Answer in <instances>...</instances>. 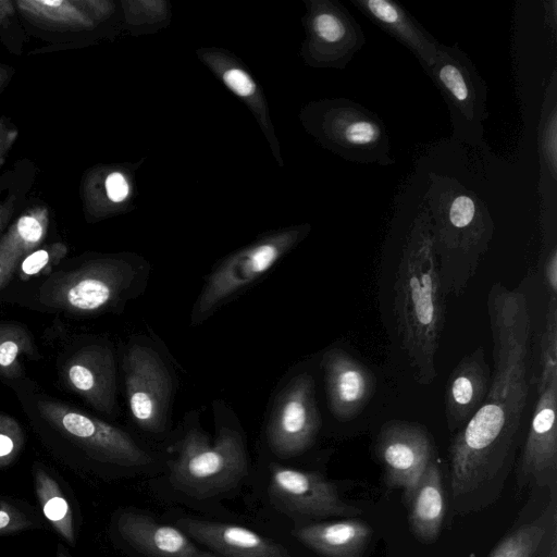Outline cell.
Segmentation results:
<instances>
[{
    "label": "cell",
    "instance_id": "obj_24",
    "mask_svg": "<svg viewBox=\"0 0 557 557\" xmlns=\"http://www.w3.org/2000/svg\"><path fill=\"white\" fill-rule=\"evenodd\" d=\"M408 520L416 539L436 541L444 520L445 499L441 469L433 459L416 484L409 499Z\"/></svg>",
    "mask_w": 557,
    "mask_h": 557
},
{
    "label": "cell",
    "instance_id": "obj_21",
    "mask_svg": "<svg viewBox=\"0 0 557 557\" xmlns=\"http://www.w3.org/2000/svg\"><path fill=\"white\" fill-rule=\"evenodd\" d=\"M491 375L481 346L462 357L453 369L445 389V418L449 432L456 433L482 406Z\"/></svg>",
    "mask_w": 557,
    "mask_h": 557
},
{
    "label": "cell",
    "instance_id": "obj_17",
    "mask_svg": "<svg viewBox=\"0 0 557 557\" xmlns=\"http://www.w3.org/2000/svg\"><path fill=\"white\" fill-rule=\"evenodd\" d=\"M63 376L67 387L91 407L107 414L115 409L116 376L112 351L102 345H88L65 362Z\"/></svg>",
    "mask_w": 557,
    "mask_h": 557
},
{
    "label": "cell",
    "instance_id": "obj_8",
    "mask_svg": "<svg viewBox=\"0 0 557 557\" xmlns=\"http://www.w3.org/2000/svg\"><path fill=\"white\" fill-rule=\"evenodd\" d=\"M319 132L324 144L348 161L383 166L395 163L384 122L358 102H325L320 111Z\"/></svg>",
    "mask_w": 557,
    "mask_h": 557
},
{
    "label": "cell",
    "instance_id": "obj_16",
    "mask_svg": "<svg viewBox=\"0 0 557 557\" xmlns=\"http://www.w3.org/2000/svg\"><path fill=\"white\" fill-rule=\"evenodd\" d=\"M556 407L557 379L537 388V400L519 463L521 474L540 486L556 481Z\"/></svg>",
    "mask_w": 557,
    "mask_h": 557
},
{
    "label": "cell",
    "instance_id": "obj_27",
    "mask_svg": "<svg viewBox=\"0 0 557 557\" xmlns=\"http://www.w3.org/2000/svg\"><path fill=\"white\" fill-rule=\"evenodd\" d=\"M16 8L28 17L65 29H88L95 23L76 0H17Z\"/></svg>",
    "mask_w": 557,
    "mask_h": 557
},
{
    "label": "cell",
    "instance_id": "obj_3",
    "mask_svg": "<svg viewBox=\"0 0 557 557\" xmlns=\"http://www.w3.org/2000/svg\"><path fill=\"white\" fill-rule=\"evenodd\" d=\"M523 412L506 403L484 400L455 433L449 446L454 498L474 493L505 472L515 456Z\"/></svg>",
    "mask_w": 557,
    "mask_h": 557
},
{
    "label": "cell",
    "instance_id": "obj_35",
    "mask_svg": "<svg viewBox=\"0 0 557 557\" xmlns=\"http://www.w3.org/2000/svg\"><path fill=\"white\" fill-rule=\"evenodd\" d=\"M32 516L16 505L0 499V535L18 533L37 525Z\"/></svg>",
    "mask_w": 557,
    "mask_h": 557
},
{
    "label": "cell",
    "instance_id": "obj_25",
    "mask_svg": "<svg viewBox=\"0 0 557 557\" xmlns=\"http://www.w3.org/2000/svg\"><path fill=\"white\" fill-rule=\"evenodd\" d=\"M49 226V211L37 206L22 213L0 239V261L4 268L5 284L17 264L44 243Z\"/></svg>",
    "mask_w": 557,
    "mask_h": 557
},
{
    "label": "cell",
    "instance_id": "obj_43",
    "mask_svg": "<svg viewBox=\"0 0 557 557\" xmlns=\"http://www.w3.org/2000/svg\"><path fill=\"white\" fill-rule=\"evenodd\" d=\"M545 557H557V544H556L555 539L550 546L549 552L547 553V555Z\"/></svg>",
    "mask_w": 557,
    "mask_h": 557
},
{
    "label": "cell",
    "instance_id": "obj_22",
    "mask_svg": "<svg viewBox=\"0 0 557 557\" xmlns=\"http://www.w3.org/2000/svg\"><path fill=\"white\" fill-rule=\"evenodd\" d=\"M382 30L409 49L424 72L434 63L441 42L413 15L393 0H350Z\"/></svg>",
    "mask_w": 557,
    "mask_h": 557
},
{
    "label": "cell",
    "instance_id": "obj_39",
    "mask_svg": "<svg viewBox=\"0 0 557 557\" xmlns=\"http://www.w3.org/2000/svg\"><path fill=\"white\" fill-rule=\"evenodd\" d=\"M76 3L95 23L96 18L104 16L108 11V3L96 0H76Z\"/></svg>",
    "mask_w": 557,
    "mask_h": 557
},
{
    "label": "cell",
    "instance_id": "obj_45",
    "mask_svg": "<svg viewBox=\"0 0 557 557\" xmlns=\"http://www.w3.org/2000/svg\"><path fill=\"white\" fill-rule=\"evenodd\" d=\"M57 557H71L69 555V553L64 549V547L60 546L58 547V550H57Z\"/></svg>",
    "mask_w": 557,
    "mask_h": 557
},
{
    "label": "cell",
    "instance_id": "obj_40",
    "mask_svg": "<svg viewBox=\"0 0 557 557\" xmlns=\"http://www.w3.org/2000/svg\"><path fill=\"white\" fill-rule=\"evenodd\" d=\"M15 2L10 0H0V27L15 12Z\"/></svg>",
    "mask_w": 557,
    "mask_h": 557
},
{
    "label": "cell",
    "instance_id": "obj_12",
    "mask_svg": "<svg viewBox=\"0 0 557 557\" xmlns=\"http://www.w3.org/2000/svg\"><path fill=\"white\" fill-rule=\"evenodd\" d=\"M374 448L386 485L403 490L408 500L433 460L434 445L429 431L413 422L387 421L376 435Z\"/></svg>",
    "mask_w": 557,
    "mask_h": 557
},
{
    "label": "cell",
    "instance_id": "obj_32",
    "mask_svg": "<svg viewBox=\"0 0 557 557\" xmlns=\"http://www.w3.org/2000/svg\"><path fill=\"white\" fill-rule=\"evenodd\" d=\"M539 387L557 379V301L548 302L545 327L540 342Z\"/></svg>",
    "mask_w": 557,
    "mask_h": 557
},
{
    "label": "cell",
    "instance_id": "obj_15",
    "mask_svg": "<svg viewBox=\"0 0 557 557\" xmlns=\"http://www.w3.org/2000/svg\"><path fill=\"white\" fill-rule=\"evenodd\" d=\"M321 364L331 413L341 421L356 418L375 392L374 374L362 362L338 347L325 350Z\"/></svg>",
    "mask_w": 557,
    "mask_h": 557
},
{
    "label": "cell",
    "instance_id": "obj_5",
    "mask_svg": "<svg viewBox=\"0 0 557 557\" xmlns=\"http://www.w3.org/2000/svg\"><path fill=\"white\" fill-rule=\"evenodd\" d=\"M494 370L487 400L528 399L527 356L531 319L525 296L494 283L487 293Z\"/></svg>",
    "mask_w": 557,
    "mask_h": 557
},
{
    "label": "cell",
    "instance_id": "obj_26",
    "mask_svg": "<svg viewBox=\"0 0 557 557\" xmlns=\"http://www.w3.org/2000/svg\"><path fill=\"white\" fill-rule=\"evenodd\" d=\"M34 487L45 518L70 545H75L71 505L58 482L44 468H34Z\"/></svg>",
    "mask_w": 557,
    "mask_h": 557
},
{
    "label": "cell",
    "instance_id": "obj_44",
    "mask_svg": "<svg viewBox=\"0 0 557 557\" xmlns=\"http://www.w3.org/2000/svg\"><path fill=\"white\" fill-rule=\"evenodd\" d=\"M5 285L4 268L0 261V288Z\"/></svg>",
    "mask_w": 557,
    "mask_h": 557
},
{
    "label": "cell",
    "instance_id": "obj_19",
    "mask_svg": "<svg viewBox=\"0 0 557 557\" xmlns=\"http://www.w3.org/2000/svg\"><path fill=\"white\" fill-rule=\"evenodd\" d=\"M175 527L219 557H294L283 545L240 525L183 517Z\"/></svg>",
    "mask_w": 557,
    "mask_h": 557
},
{
    "label": "cell",
    "instance_id": "obj_42",
    "mask_svg": "<svg viewBox=\"0 0 557 557\" xmlns=\"http://www.w3.org/2000/svg\"><path fill=\"white\" fill-rule=\"evenodd\" d=\"M12 69L0 64V88L10 79Z\"/></svg>",
    "mask_w": 557,
    "mask_h": 557
},
{
    "label": "cell",
    "instance_id": "obj_41",
    "mask_svg": "<svg viewBox=\"0 0 557 557\" xmlns=\"http://www.w3.org/2000/svg\"><path fill=\"white\" fill-rule=\"evenodd\" d=\"M13 209V201L10 200L5 203L0 202V231L7 221V219L10 216Z\"/></svg>",
    "mask_w": 557,
    "mask_h": 557
},
{
    "label": "cell",
    "instance_id": "obj_13",
    "mask_svg": "<svg viewBox=\"0 0 557 557\" xmlns=\"http://www.w3.org/2000/svg\"><path fill=\"white\" fill-rule=\"evenodd\" d=\"M292 235L264 240L223 261L208 277L191 314L199 322L230 297L268 272L293 245Z\"/></svg>",
    "mask_w": 557,
    "mask_h": 557
},
{
    "label": "cell",
    "instance_id": "obj_7",
    "mask_svg": "<svg viewBox=\"0 0 557 557\" xmlns=\"http://www.w3.org/2000/svg\"><path fill=\"white\" fill-rule=\"evenodd\" d=\"M425 73L447 103L453 136L471 146L480 144L488 116V89L468 54L458 45L441 44Z\"/></svg>",
    "mask_w": 557,
    "mask_h": 557
},
{
    "label": "cell",
    "instance_id": "obj_31",
    "mask_svg": "<svg viewBox=\"0 0 557 557\" xmlns=\"http://www.w3.org/2000/svg\"><path fill=\"white\" fill-rule=\"evenodd\" d=\"M545 97L542 127H541V152L543 163L553 183L557 174V104H556V71L552 74L550 85Z\"/></svg>",
    "mask_w": 557,
    "mask_h": 557
},
{
    "label": "cell",
    "instance_id": "obj_23",
    "mask_svg": "<svg viewBox=\"0 0 557 557\" xmlns=\"http://www.w3.org/2000/svg\"><path fill=\"white\" fill-rule=\"evenodd\" d=\"M371 533L359 519L310 523L294 531L300 543L323 557H360Z\"/></svg>",
    "mask_w": 557,
    "mask_h": 557
},
{
    "label": "cell",
    "instance_id": "obj_11",
    "mask_svg": "<svg viewBox=\"0 0 557 557\" xmlns=\"http://www.w3.org/2000/svg\"><path fill=\"white\" fill-rule=\"evenodd\" d=\"M320 426L314 380L308 373L298 374L272 409L267 429L269 446L280 458L298 456L312 446Z\"/></svg>",
    "mask_w": 557,
    "mask_h": 557
},
{
    "label": "cell",
    "instance_id": "obj_6",
    "mask_svg": "<svg viewBox=\"0 0 557 557\" xmlns=\"http://www.w3.org/2000/svg\"><path fill=\"white\" fill-rule=\"evenodd\" d=\"M145 274V270L124 259H95L50 276L39 287L38 298L48 308L92 314L125 300L144 281Z\"/></svg>",
    "mask_w": 557,
    "mask_h": 557
},
{
    "label": "cell",
    "instance_id": "obj_18",
    "mask_svg": "<svg viewBox=\"0 0 557 557\" xmlns=\"http://www.w3.org/2000/svg\"><path fill=\"white\" fill-rule=\"evenodd\" d=\"M310 27L317 61L336 69H345L367 40L360 24L338 2L317 5Z\"/></svg>",
    "mask_w": 557,
    "mask_h": 557
},
{
    "label": "cell",
    "instance_id": "obj_38",
    "mask_svg": "<svg viewBox=\"0 0 557 557\" xmlns=\"http://www.w3.org/2000/svg\"><path fill=\"white\" fill-rule=\"evenodd\" d=\"M18 137V129L5 116L0 117V168Z\"/></svg>",
    "mask_w": 557,
    "mask_h": 557
},
{
    "label": "cell",
    "instance_id": "obj_1",
    "mask_svg": "<svg viewBox=\"0 0 557 557\" xmlns=\"http://www.w3.org/2000/svg\"><path fill=\"white\" fill-rule=\"evenodd\" d=\"M394 292V314L401 346L416 380L429 385L437 376L435 360L445 324V295L430 219H419L410 232Z\"/></svg>",
    "mask_w": 557,
    "mask_h": 557
},
{
    "label": "cell",
    "instance_id": "obj_10",
    "mask_svg": "<svg viewBox=\"0 0 557 557\" xmlns=\"http://www.w3.org/2000/svg\"><path fill=\"white\" fill-rule=\"evenodd\" d=\"M125 388L129 411L144 431L165 429L172 383L161 357L148 345L133 344L124 358Z\"/></svg>",
    "mask_w": 557,
    "mask_h": 557
},
{
    "label": "cell",
    "instance_id": "obj_9",
    "mask_svg": "<svg viewBox=\"0 0 557 557\" xmlns=\"http://www.w3.org/2000/svg\"><path fill=\"white\" fill-rule=\"evenodd\" d=\"M39 414L91 458L125 468L153 462L152 456L126 432L69 405L38 400Z\"/></svg>",
    "mask_w": 557,
    "mask_h": 557
},
{
    "label": "cell",
    "instance_id": "obj_33",
    "mask_svg": "<svg viewBox=\"0 0 557 557\" xmlns=\"http://www.w3.org/2000/svg\"><path fill=\"white\" fill-rule=\"evenodd\" d=\"M66 253L67 247L61 242L39 247L21 261V280L27 281L33 276H38L51 271L52 268L66 256Z\"/></svg>",
    "mask_w": 557,
    "mask_h": 557
},
{
    "label": "cell",
    "instance_id": "obj_30",
    "mask_svg": "<svg viewBox=\"0 0 557 557\" xmlns=\"http://www.w3.org/2000/svg\"><path fill=\"white\" fill-rule=\"evenodd\" d=\"M129 194V185L121 172L90 173L83 184V198L87 209L95 210L101 199L106 203H121Z\"/></svg>",
    "mask_w": 557,
    "mask_h": 557
},
{
    "label": "cell",
    "instance_id": "obj_37",
    "mask_svg": "<svg viewBox=\"0 0 557 557\" xmlns=\"http://www.w3.org/2000/svg\"><path fill=\"white\" fill-rule=\"evenodd\" d=\"M542 272L549 300L557 301V246L555 243L548 247L543 260Z\"/></svg>",
    "mask_w": 557,
    "mask_h": 557
},
{
    "label": "cell",
    "instance_id": "obj_20",
    "mask_svg": "<svg viewBox=\"0 0 557 557\" xmlns=\"http://www.w3.org/2000/svg\"><path fill=\"white\" fill-rule=\"evenodd\" d=\"M116 531L129 547L146 557H219L198 547L177 527L163 524L136 510L119 515Z\"/></svg>",
    "mask_w": 557,
    "mask_h": 557
},
{
    "label": "cell",
    "instance_id": "obj_14",
    "mask_svg": "<svg viewBox=\"0 0 557 557\" xmlns=\"http://www.w3.org/2000/svg\"><path fill=\"white\" fill-rule=\"evenodd\" d=\"M268 492L275 507L294 516L326 518L360 512L341 498L332 482L313 471L272 463Z\"/></svg>",
    "mask_w": 557,
    "mask_h": 557
},
{
    "label": "cell",
    "instance_id": "obj_36",
    "mask_svg": "<svg viewBox=\"0 0 557 557\" xmlns=\"http://www.w3.org/2000/svg\"><path fill=\"white\" fill-rule=\"evenodd\" d=\"M223 82L240 97H249L256 91V85L251 77L239 69H231L224 72Z\"/></svg>",
    "mask_w": 557,
    "mask_h": 557
},
{
    "label": "cell",
    "instance_id": "obj_29",
    "mask_svg": "<svg viewBox=\"0 0 557 557\" xmlns=\"http://www.w3.org/2000/svg\"><path fill=\"white\" fill-rule=\"evenodd\" d=\"M34 354L28 331L13 322H0V374L9 379L21 375L20 357Z\"/></svg>",
    "mask_w": 557,
    "mask_h": 557
},
{
    "label": "cell",
    "instance_id": "obj_28",
    "mask_svg": "<svg viewBox=\"0 0 557 557\" xmlns=\"http://www.w3.org/2000/svg\"><path fill=\"white\" fill-rule=\"evenodd\" d=\"M555 512L547 510L535 520L522 524L504 537L492 550L488 557H533L544 541Z\"/></svg>",
    "mask_w": 557,
    "mask_h": 557
},
{
    "label": "cell",
    "instance_id": "obj_4",
    "mask_svg": "<svg viewBox=\"0 0 557 557\" xmlns=\"http://www.w3.org/2000/svg\"><path fill=\"white\" fill-rule=\"evenodd\" d=\"M248 456L243 435L221 426L213 444L197 428L189 429L169 462L170 482L189 497L205 499L236 487L248 474Z\"/></svg>",
    "mask_w": 557,
    "mask_h": 557
},
{
    "label": "cell",
    "instance_id": "obj_2",
    "mask_svg": "<svg viewBox=\"0 0 557 557\" xmlns=\"http://www.w3.org/2000/svg\"><path fill=\"white\" fill-rule=\"evenodd\" d=\"M429 203L442 289L444 295L459 297L488 250L495 224L481 199L446 177L434 178Z\"/></svg>",
    "mask_w": 557,
    "mask_h": 557
},
{
    "label": "cell",
    "instance_id": "obj_34",
    "mask_svg": "<svg viewBox=\"0 0 557 557\" xmlns=\"http://www.w3.org/2000/svg\"><path fill=\"white\" fill-rule=\"evenodd\" d=\"M25 444V435L13 417L0 412V468L11 465Z\"/></svg>",
    "mask_w": 557,
    "mask_h": 557
}]
</instances>
